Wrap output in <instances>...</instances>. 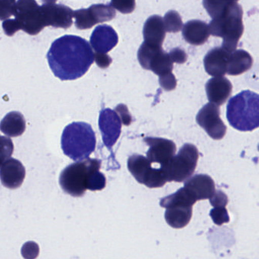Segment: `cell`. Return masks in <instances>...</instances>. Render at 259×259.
I'll return each instance as SVG.
<instances>
[{
    "label": "cell",
    "instance_id": "cell-1",
    "mask_svg": "<svg viewBox=\"0 0 259 259\" xmlns=\"http://www.w3.org/2000/svg\"><path fill=\"white\" fill-rule=\"evenodd\" d=\"M50 69L61 80H72L85 75L94 61V52L86 39L65 35L52 44L47 55Z\"/></svg>",
    "mask_w": 259,
    "mask_h": 259
},
{
    "label": "cell",
    "instance_id": "cell-2",
    "mask_svg": "<svg viewBox=\"0 0 259 259\" xmlns=\"http://www.w3.org/2000/svg\"><path fill=\"white\" fill-rule=\"evenodd\" d=\"M230 124L240 131H252L259 126V97L250 91H244L232 97L227 106Z\"/></svg>",
    "mask_w": 259,
    "mask_h": 259
},
{
    "label": "cell",
    "instance_id": "cell-3",
    "mask_svg": "<svg viewBox=\"0 0 259 259\" xmlns=\"http://www.w3.org/2000/svg\"><path fill=\"white\" fill-rule=\"evenodd\" d=\"M61 146L68 158L76 161H83L95 150V133L87 123H71L63 130Z\"/></svg>",
    "mask_w": 259,
    "mask_h": 259
},
{
    "label": "cell",
    "instance_id": "cell-4",
    "mask_svg": "<svg viewBox=\"0 0 259 259\" xmlns=\"http://www.w3.org/2000/svg\"><path fill=\"white\" fill-rule=\"evenodd\" d=\"M243 15V8L238 3H235L225 13L212 18L208 25L210 34L223 38L222 47L230 53L237 50L239 41L244 31Z\"/></svg>",
    "mask_w": 259,
    "mask_h": 259
},
{
    "label": "cell",
    "instance_id": "cell-5",
    "mask_svg": "<svg viewBox=\"0 0 259 259\" xmlns=\"http://www.w3.org/2000/svg\"><path fill=\"white\" fill-rule=\"evenodd\" d=\"M199 151L194 145L187 143L165 165L161 167L167 182H185L191 178L197 166Z\"/></svg>",
    "mask_w": 259,
    "mask_h": 259
},
{
    "label": "cell",
    "instance_id": "cell-6",
    "mask_svg": "<svg viewBox=\"0 0 259 259\" xmlns=\"http://www.w3.org/2000/svg\"><path fill=\"white\" fill-rule=\"evenodd\" d=\"M89 170V158L67 166L59 175V184L64 192L74 197H81L86 191Z\"/></svg>",
    "mask_w": 259,
    "mask_h": 259
},
{
    "label": "cell",
    "instance_id": "cell-7",
    "mask_svg": "<svg viewBox=\"0 0 259 259\" xmlns=\"http://www.w3.org/2000/svg\"><path fill=\"white\" fill-rule=\"evenodd\" d=\"M13 15L20 30L30 35L38 34L44 28L41 6L36 0H18Z\"/></svg>",
    "mask_w": 259,
    "mask_h": 259
},
{
    "label": "cell",
    "instance_id": "cell-8",
    "mask_svg": "<svg viewBox=\"0 0 259 259\" xmlns=\"http://www.w3.org/2000/svg\"><path fill=\"white\" fill-rule=\"evenodd\" d=\"M76 27L79 30H87L98 23L111 21L116 17V11L110 5L95 4L88 9L75 11Z\"/></svg>",
    "mask_w": 259,
    "mask_h": 259
},
{
    "label": "cell",
    "instance_id": "cell-9",
    "mask_svg": "<svg viewBox=\"0 0 259 259\" xmlns=\"http://www.w3.org/2000/svg\"><path fill=\"white\" fill-rule=\"evenodd\" d=\"M196 121L214 140H221L226 134L227 127L220 118L219 106L213 103H207L201 109L196 116Z\"/></svg>",
    "mask_w": 259,
    "mask_h": 259
},
{
    "label": "cell",
    "instance_id": "cell-10",
    "mask_svg": "<svg viewBox=\"0 0 259 259\" xmlns=\"http://www.w3.org/2000/svg\"><path fill=\"white\" fill-rule=\"evenodd\" d=\"M98 123L103 143L106 147L111 149L121 134V120L115 111L104 109L100 111Z\"/></svg>",
    "mask_w": 259,
    "mask_h": 259
},
{
    "label": "cell",
    "instance_id": "cell-11",
    "mask_svg": "<svg viewBox=\"0 0 259 259\" xmlns=\"http://www.w3.org/2000/svg\"><path fill=\"white\" fill-rule=\"evenodd\" d=\"M144 142L149 146L147 158L151 163H158L161 167L165 165L176 154L174 142L160 137H145Z\"/></svg>",
    "mask_w": 259,
    "mask_h": 259
},
{
    "label": "cell",
    "instance_id": "cell-12",
    "mask_svg": "<svg viewBox=\"0 0 259 259\" xmlns=\"http://www.w3.org/2000/svg\"><path fill=\"white\" fill-rule=\"evenodd\" d=\"M44 27L67 29L73 24L72 9L64 5L50 4L41 6Z\"/></svg>",
    "mask_w": 259,
    "mask_h": 259
},
{
    "label": "cell",
    "instance_id": "cell-13",
    "mask_svg": "<svg viewBox=\"0 0 259 259\" xmlns=\"http://www.w3.org/2000/svg\"><path fill=\"white\" fill-rule=\"evenodd\" d=\"M25 175V168L22 163L15 158H8L0 167V180L6 188L13 190L21 187Z\"/></svg>",
    "mask_w": 259,
    "mask_h": 259
},
{
    "label": "cell",
    "instance_id": "cell-14",
    "mask_svg": "<svg viewBox=\"0 0 259 259\" xmlns=\"http://www.w3.org/2000/svg\"><path fill=\"white\" fill-rule=\"evenodd\" d=\"M90 42L95 53L106 54L118 44V34L111 26H97L91 34Z\"/></svg>",
    "mask_w": 259,
    "mask_h": 259
},
{
    "label": "cell",
    "instance_id": "cell-15",
    "mask_svg": "<svg viewBox=\"0 0 259 259\" xmlns=\"http://www.w3.org/2000/svg\"><path fill=\"white\" fill-rule=\"evenodd\" d=\"M231 54L222 47L210 50L204 59L206 72L213 77H224L227 74Z\"/></svg>",
    "mask_w": 259,
    "mask_h": 259
},
{
    "label": "cell",
    "instance_id": "cell-16",
    "mask_svg": "<svg viewBox=\"0 0 259 259\" xmlns=\"http://www.w3.org/2000/svg\"><path fill=\"white\" fill-rule=\"evenodd\" d=\"M205 89L209 103L220 106L231 97L233 86L225 76L214 77L207 82Z\"/></svg>",
    "mask_w": 259,
    "mask_h": 259
},
{
    "label": "cell",
    "instance_id": "cell-17",
    "mask_svg": "<svg viewBox=\"0 0 259 259\" xmlns=\"http://www.w3.org/2000/svg\"><path fill=\"white\" fill-rule=\"evenodd\" d=\"M184 187L188 189L196 200L210 199L215 192V184L207 175H196L185 181Z\"/></svg>",
    "mask_w": 259,
    "mask_h": 259
},
{
    "label": "cell",
    "instance_id": "cell-18",
    "mask_svg": "<svg viewBox=\"0 0 259 259\" xmlns=\"http://www.w3.org/2000/svg\"><path fill=\"white\" fill-rule=\"evenodd\" d=\"M144 42L153 47H162L166 36L164 21L160 15H152L147 18L143 27Z\"/></svg>",
    "mask_w": 259,
    "mask_h": 259
},
{
    "label": "cell",
    "instance_id": "cell-19",
    "mask_svg": "<svg viewBox=\"0 0 259 259\" xmlns=\"http://www.w3.org/2000/svg\"><path fill=\"white\" fill-rule=\"evenodd\" d=\"M182 36L191 45H202L210 36L209 27L205 21L191 20L182 27Z\"/></svg>",
    "mask_w": 259,
    "mask_h": 259
},
{
    "label": "cell",
    "instance_id": "cell-20",
    "mask_svg": "<svg viewBox=\"0 0 259 259\" xmlns=\"http://www.w3.org/2000/svg\"><path fill=\"white\" fill-rule=\"evenodd\" d=\"M253 59L248 52L235 50L231 53L228 62L227 74L231 76L240 75L252 68Z\"/></svg>",
    "mask_w": 259,
    "mask_h": 259
},
{
    "label": "cell",
    "instance_id": "cell-21",
    "mask_svg": "<svg viewBox=\"0 0 259 259\" xmlns=\"http://www.w3.org/2000/svg\"><path fill=\"white\" fill-rule=\"evenodd\" d=\"M25 129V119L19 112H9L0 122V131L8 137H19Z\"/></svg>",
    "mask_w": 259,
    "mask_h": 259
},
{
    "label": "cell",
    "instance_id": "cell-22",
    "mask_svg": "<svg viewBox=\"0 0 259 259\" xmlns=\"http://www.w3.org/2000/svg\"><path fill=\"white\" fill-rule=\"evenodd\" d=\"M128 169L138 183L144 184L152 170V163L143 155L134 154L128 159Z\"/></svg>",
    "mask_w": 259,
    "mask_h": 259
},
{
    "label": "cell",
    "instance_id": "cell-23",
    "mask_svg": "<svg viewBox=\"0 0 259 259\" xmlns=\"http://www.w3.org/2000/svg\"><path fill=\"white\" fill-rule=\"evenodd\" d=\"M165 220L172 228L180 229L190 223L193 207L176 206L166 208Z\"/></svg>",
    "mask_w": 259,
    "mask_h": 259
},
{
    "label": "cell",
    "instance_id": "cell-24",
    "mask_svg": "<svg viewBox=\"0 0 259 259\" xmlns=\"http://www.w3.org/2000/svg\"><path fill=\"white\" fill-rule=\"evenodd\" d=\"M196 202L197 200L191 192L184 187L176 193L161 199L160 205L165 208L176 206L193 207Z\"/></svg>",
    "mask_w": 259,
    "mask_h": 259
},
{
    "label": "cell",
    "instance_id": "cell-25",
    "mask_svg": "<svg viewBox=\"0 0 259 259\" xmlns=\"http://www.w3.org/2000/svg\"><path fill=\"white\" fill-rule=\"evenodd\" d=\"M100 160L89 158V170H88L87 190L91 191L102 190L106 187V181L104 175L100 172Z\"/></svg>",
    "mask_w": 259,
    "mask_h": 259
},
{
    "label": "cell",
    "instance_id": "cell-26",
    "mask_svg": "<svg viewBox=\"0 0 259 259\" xmlns=\"http://www.w3.org/2000/svg\"><path fill=\"white\" fill-rule=\"evenodd\" d=\"M173 69V61L170 59L169 53H166L163 49L157 52L149 64V70L153 71L159 77L170 74Z\"/></svg>",
    "mask_w": 259,
    "mask_h": 259
},
{
    "label": "cell",
    "instance_id": "cell-27",
    "mask_svg": "<svg viewBox=\"0 0 259 259\" xmlns=\"http://www.w3.org/2000/svg\"><path fill=\"white\" fill-rule=\"evenodd\" d=\"M239 0H203V6L208 15L212 18L225 13L231 6Z\"/></svg>",
    "mask_w": 259,
    "mask_h": 259
},
{
    "label": "cell",
    "instance_id": "cell-28",
    "mask_svg": "<svg viewBox=\"0 0 259 259\" xmlns=\"http://www.w3.org/2000/svg\"><path fill=\"white\" fill-rule=\"evenodd\" d=\"M164 28L169 33H177L182 30L183 27L182 18L179 14L176 11H169L164 15Z\"/></svg>",
    "mask_w": 259,
    "mask_h": 259
},
{
    "label": "cell",
    "instance_id": "cell-29",
    "mask_svg": "<svg viewBox=\"0 0 259 259\" xmlns=\"http://www.w3.org/2000/svg\"><path fill=\"white\" fill-rule=\"evenodd\" d=\"M210 216L214 223L219 226L230 222L229 214L226 207H215L210 211Z\"/></svg>",
    "mask_w": 259,
    "mask_h": 259
},
{
    "label": "cell",
    "instance_id": "cell-30",
    "mask_svg": "<svg viewBox=\"0 0 259 259\" xmlns=\"http://www.w3.org/2000/svg\"><path fill=\"white\" fill-rule=\"evenodd\" d=\"M110 6L123 14H130L135 10V0H111Z\"/></svg>",
    "mask_w": 259,
    "mask_h": 259
},
{
    "label": "cell",
    "instance_id": "cell-31",
    "mask_svg": "<svg viewBox=\"0 0 259 259\" xmlns=\"http://www.w3.org/2000/svg\"><path fill=\"white\" fill-rule=\"evenodd\" d=\"M21 252L24 259H36L39 255V246L35 242L28 241L23 245Z\"/></svg>",
    "mask_w": 259,
    "mask_h": 259
},
{
    "label": "cell",
    "instance_id": "cell-32",
    "mask_svg": "<svg viewBox=\"0 0 259 259\" xmlns=\"http://www.w3.org/2000/svg\"><path fill=\"white\" fill-rule=\"evenodd\" d=\"M16 0H0V21L9 19L13 15Z\"/></svg>",
    "mask_w": 259,
    "mask_h": 259
},
{
    "label": "cell",
    "instance_id": "cell-33",
    "mask_svg": "<svg viewBox=\"0 0 259 259\" xmlns=\"http://www.w3.org/2000/svg\"><path fill=\"white\" fill-rule=\"evenodd\" d=\"M13 152L14 145L12 140L9 137L0 136V156L6 161L12 156Z\"/></svg>",
    "mask_w": 259,
    "mask_h": 259
},
{
    "label": "cell",
    "instance_id": "cell-34",
    "mask_svg": "<svg viewBox=\"0 0 259 259\" xmlns=\"http://www.w3.org/2000/svg\"><path fill=\"white\" fill-rule=\"evenodd\" d=\"M210 203L214 208L215 207H226L228 205V198L224 192L217 190L210 198Z\"/></svg>",
    "mask_w": 259,
    "mask_h": 259
},
{
    "label": "cell",
    "instance_id": "cell-35",
    "mask_svg": "<svg viewBox=\"0 0 259 259\" xmlns=\"http://www.w3.org/2000/svg\"><path fill=\"white\" fill-rule=\"evenodd\" d=\"M160 85L165 91H173L176 88V80L175 76L172 73L166 74V75L159 77Z\"/></svg>",
    "mask_w": 259,
    "mask_h": 259
},
{
    "label": "cell",
    "instance_id": "cell-36",
    "mask_svg": "<svg viewBox=\"0 0 259 259\" xmlns=\"http://www.w3.org/2000/svg\"><path fill=\"white\" fill-rule=\"evenodd\" d=\"M3 28L7 36H12L20 30L19 26L15 19L5 20L3 23Z\"/></svg>",
    "mask_w": 259,
    "mask_h": 259
},
{
    "label": "cell",
    "instance_id": "cell-37",
    "mask_svg": "<svg viewBox=\"0 0 259 259\" xmlns=\"http://www.w3.org/2000/svg\"><path fill=\"white\" fill-rule=\"evenodd\" d=\"M116 112L118 114L122 123L125 125H129L132 122V117L129 115V111H128L127 106L125 105H119L116 108Z\"/></svg>",
    "mask_w": 259,
    "mask_h": 259
},
{
    "label": "cell",
    "instance_id": "cell-38",
    "mask_svg": "<svg viewBox=\"0 0 259 259\" xmlns=\"http://www.w3.org/2000/svg\"><path fill=\"white\" fill-rule=\"evenodd\" d=\"M94 58L97 66L103 69L108 68L112 63V59L106 53H94Z\"/></svg>",
    "mask_w": 259,
    "mask_h": 259
},
{
    "label": "cell",
    "instance_id": "cell-39",
    "mask_svg": "<svg viewBox=\"0 0 259 259\" xmlns=\"http://www.w3.org/2000/svg\"><path fill=\"white\" fill-rule=\"evenodd\" d=\"M170 59L173 62H176L178 64H183L187 62V55L183 50L179 48H175L170 51L169 53Z\"/></svg>",
    "mask_w": 259,
    "mask_h": 259
},
{
    "label": "cell",
    "instance_id": "cell-40",
    "mask_svg": "<svg viewBox=\"0 0 259 259\" xmlns=\"http://www.w3.org/2000/svg\"><path fill=\"white\" fill-rule=\"evenodd\" d=\"M57 0H43V3L46 5L54 4Z\"/></svg>",
    "mask_w": 259,
    "mask_h": 259
},
{
    "label": "cell",
    "instance_id": "cell-41",
    "mask_svg": "<svg viewBox=\"0 0 259 259\" xmlns=\"http://www.w3.org/2000/svg\"><path fill=\"white\" fill-rule=\"evenodd\" d=\"M4 158H3V157L0 156V167H1L2 164H3V163L4 162Z\"/></svg>",
    "mask_w": 259,
    "mask_h": 259
}]
</instances>
